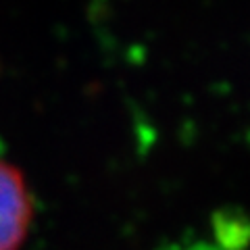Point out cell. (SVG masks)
Segmentation results:
<instances>
[{"instance_id":"cell-1","label":"cell","mask_w":250,"mask_h":250,"mask_svg":"<svg viewBox=\"0 0 250 250\" xmlns=\"http://www.w3.org/2000/svg\"><path fill=\"white\" fill-rule=\"evenodd\" d=\"M34 223V196L23 173L0 159V250H19Z\"/></svg>"}]
</instances>
